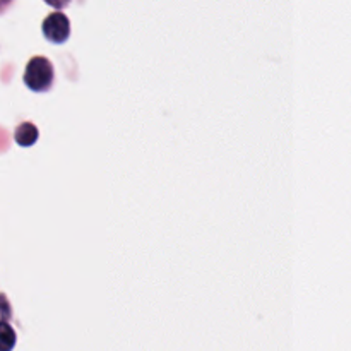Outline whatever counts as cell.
<instances>
[{
	"instance_id": "1",
	"label": "cell",
	"mask_w": 351,
	"mask_h": 351,
	"mask_svg": "<svg viewBox=\"0 0 351 351\" xmlns=\"http://www.w3.org/2000/svg\"><path fill=\"white\" fill-rule=\"evenodd\" d=\"M23 81L31 91H48L55 81L53 65H51V62L48 60L47 57H43V55L33 57L27 62L26 69H24Z\"/></svg>"
},
{
	"instance_id": "2",
	"label": "cell",
	"mask_w": 351,
	"mask_h": 351,
	"mask_svg": "<svg viewBox=\"0 0 351 351\" xmlns=\"http://www.w3.org/2000/svg\"><path fill=\"white\" fill-rule=\"evenodd\" d=\"M41 31H43V36L50 43L62 45L71 36V21H69V17L64 12L55 10V12L48 14L47 19L43 21Z\"/></svg>"
},
{
	"instance_id": "3",
	"label": "cell",
	"mask_w": 351,
	"mask_h": 351,
	"mask_svg": "<svg viewBox=\"0 0 351 351\" xmlns=\"http://www.w3.org/2000/svg\"><path fill=\"white\" fill-rule=\"evenodd\" d=\"M14 139H16V143L19 144V146H23V147L33 146V144L38 141L36 125H34V123H31V122H23L16 129Z\"/></svg>"
},
{
	"instance_id": "4",
	"label": "cell",
	"mask_w": 351,
	"mask_h": 351,
	"mask_svg": "<svg viewBox=\"0 0 351 351\" xmlns=\"http://www.w3.org/2000/svg\"><path fill=\"white\" fill-rule=\"evenodd\" d=\"M16 341H17L16 331H14V329L3 321L2 329H0V343H2V348H0V351H10L14 346H16Z\"/></svg>"
}]
</instances>
